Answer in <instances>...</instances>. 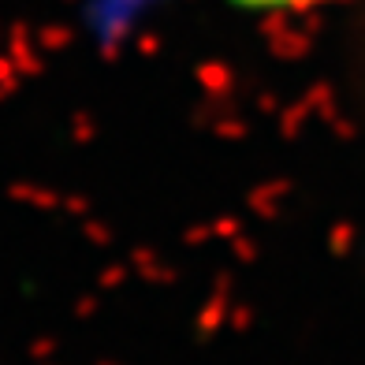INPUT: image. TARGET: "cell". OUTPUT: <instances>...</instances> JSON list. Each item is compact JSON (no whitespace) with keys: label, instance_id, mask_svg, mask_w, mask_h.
Here are the masks:
<instances>
[{"label":"cell","instance_id":"obj_1","mask_svg":"<svg viewBox=\"0 0 365 365\" xmlns=\"http://www.w3.org/2000/svg\"><path fill=\"white\" fill-rule=\"evenodd\" d=\"M246 8H294V4H313V0H239Z\"/></svg>","mask_w":365,"mask_h":365}]
</instances>
